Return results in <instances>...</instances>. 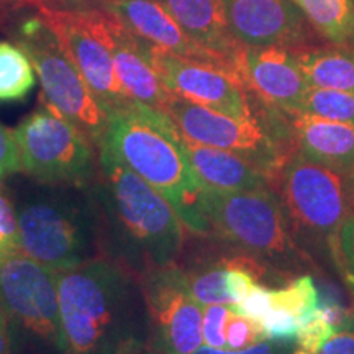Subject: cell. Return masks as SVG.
<instances>
[{
  "label": "cell",
  "instance_id": "obj_28",
  "mask_svg": "<svg viewBox=\"0 0 354 354\" xmlns=\"http://www.w3.org/2000/svg\"><path fill=\"white\" fill-rule=\"evenodd\" d=\"M20 253L19 220L6 184L0 185V259Z\"/></svg>",
  "mask_w": 354,
  "mask_h": 354
},
{
  "label": "cell",
  "instance_id": "obj_8",
  "mask_svg": "<svg viewBox=\"0 0 354 354\" xmlns=\"http://www.w3.org/2000/svg\"><path fill=\"white\" fill-rule=\"evenodd\" d=\"M279 192L292 223L328 243L331 253L339 256V230L354 216V172L323 166L299 153L279 169Z\"/></svg>",
  "mask_w": 354,
  "mask_h": 354
},
{
  "label": "cell",
  "instance_id": "obj_24",
  "mask_svg": "<svg viewBox=\"0 0 354 354\" xmlns=\"http://www.w3.org/2000/svg\"><path fill=\"white\" fill-rule=\"evenodd\" d=\"M268 300L269 308L284 310V312L299 318L302 325L312 317H315L322 305L315 281L310 276L294 279L281 289H269Z\"/></svg>",
  "mask_w": 354,
  "mask_h": 354
},
{
  "label": "cell",
  "instance_id": "obj_14",
  "mask_svg": "<svg viewBox=\"0 0 354 354\" xmlns=\"http://www.w3.org/2000/svg\"><path fill=\"white\" fill-rule=\"evenodd\" d=\"M245 87L266 104L287 113L302 112L310 84L294 50L281 46H243L236 59Z\"/></svg>",
  "mask_w": 354,
  "mask_h": 354
},
{
  "label": "cell",
  "instance_id": "obj_36",
  "mask_svg": "<svg viewBox=\"0 0 354 354\" xmlns=\"http://www.w3.org/2000/svg\"><path fill=\"white\" fill-rule=\"evenodd\" d=\"M141 354H143V353H141Z\"/></svg>",
  "mask_w": 354,
  "mask_h": 354
},
{
  "label": "cell",
  "instance_id": "obj_3",
  "mask_svg": "<svg viewBox=\"0 0 354 354\" xmlns=\"http://www.w3.org/2000/svg\"><path fill=\"white\" fill-rule=\"evenodd\" d=\"M127 167L156 189L187 230L209 234L203 189L184 149V136L162 110L128 102L110 110L104 143Z\"/></svg>",
  "mask_w": 354,
  "mask_h": 354
},
{
  "label": "cell",
  "instance_id": "obj_22",
  "mask_svg": "<svg viewBox=\"0 0 354 354\" xmlns=\"http://www.w3.org/2000/svg\"><path fill=\"white\" fill-rule=\"evenodd\" d=\"M305 20L333 44H354V0H290Z\"/></svg>",
  "mask_w": 354,
  "mask_h": 354
},
{
  "label": "cell",
  "instance_id": "obj_25",
  "mask_svg": "<svg viewBox=\"0 0 354 354\" xmlns=\"http://www.w3.org/2000/svg\"><path fill=\"white\" fill-rule=\"evenodd\" d=\"M227 258L210 261L185 272L194 297L202 305H232L227 292Z\"/></svg>",
  "mask_w": 354,
  "mask_h": 354
},
{
  "label": "cell",
  "instance_id": "obj_17",
  "mask_svg": "<svg viewBox=\"0 0 354 354\" xmlns=\"http://www.w3.org/2000/svg\"><path fill=\"white\" fill-rule=\"evenodd\" d=\"M112 56L115 76L127 99L165 112L172 92L149 63L148 44L128 32L120 19L113 28Z\"/></svg>",
  "mask_w": 354,
  "mask_h": 354
},
{
  "label": "cell",
  "instance_id": "obj_31",
  "mask_svg": "<svg viewBox=\"0 0 354 354\" xmlns=\"http://www.w3.org/2000/svg\"><path fill=\"white\" fill-rule=\"evenodd\" d=\"M317 354H354V318H344Z\"/></svg>",
  "mask_w": 354,
  "mask_h": 354
},
{
  "label": "cell",
  "instance_id": "obj_26",
  "mask_svg": "<svg viewBox=\"0 0 354 354\" xmlns=\"http://www.w3.org/2000/svg\"><path fill=\"white\" fill-rule=\"evenodd\" d=\"M302 112L354 125V94L335 88L310 87L304 99Z\"/></svg>",
  "mask_w": 354,
  "mask_h": 354
},
{
  "label": "cell",
  "instance_id": "obj_15",
  "mask_svg": "<svg viewBox=\"0 0 354 354\" xmlns=\"http://www.w3.org/2000/svg\"><path fill=\"white\" fill-rule=\"evenodd\" d=\"M233 37L243 46L302 50L308 21L290 0H225Z\"/></svg>",
  "mask_w": 354,
  "mask_h": 354
},
{
  "label": "cell",
  "instance_id": "obj_23",
  "mask_svg": "<svg viewBox=\"0 0 354 354\" xmlns=\"http://www.w3.org/2000/svg\"><path fill=\"white\" fill-rule=\"evenodd\" d=\"M30 57L15 43L0 39V102H20L35 87Z\"/></svg>",
  "mask_w": 354,
  "mask_h": 354
},
{
  "label": "cell",
  "instance_id": "obj_13",
  "mask_svg": "<svg viewBox=\"0 0 354 354\" xmlns=\"http://www.w3.org/2000/svg\"><path fill=\"white\" fill-rule=\"evenodd\" d=\"M148 57L172 94L233 118L253 117L238 71L172 56L149 44Z\"/></svg>",
  "mask_w": 354,
  "mask_h": 354
},
{
  "label": "cell",
  "instance_id": "obj_10",
  "mask_svg": "<svg viewBox=\"0 0 354 354\" xmlns=\"http://www.w3.org/2000/svg\"><path fill=\"white\" fill-rule=\"evenodd\" d=\"M38 15L59 37L92 94L107 112L127 105L120 84L115 76L112 44L118 17L100 6L84 8L33 7Z\"/></svg>",
  "mask_w": 354,
  "mask_h": 354
},
{
  "label": "cell",
  "instance_id": "obj_34",
  "mask_svg": "<svg viewBox=\"0 0 354 354\" xmlns=\"http://www.w3.org/2000/svg\"><path fill=\"white\" fill-rule=\"evenodd\" d=\"M0 354H13L10 335H8V326L2 310H0Z\"/></svg>",
  "mask_w": 354,
  "mask_h": 354
},
{
  "label": "cell",
  "instance_id": "obj_20",
  "mask_svg": "<svg viewBox=\"0 0 354 354\" xmlns=\"http://www.w3.org/2000/svg\"><path fill=\"white\" fill-rule=\"evenodd\" d=\"M184 149L189 165L203 189L238 192L266 187V176L240 154L192 143L185 138Z\"/></svg>",
  "mask_w": 354,
  "mask_h": 354
},
{
  "label": "cell",
  "instance_id": "obj_1",
  "mask_svg": "<svg viewBox=\"0 0 354 354\" xmlns=\"http://www.w3.org/2000/svg\"><path fill=\"white\" fill-rule=\"evenodd\" d=\"M102 258L143 277L174 264L184 245V225L156 189L135 174L107 146L99 148V174L92 184Z\"/></svg>",
  "mask_w": 354,
  "mask_h": 354
},
{
  "label": "cell",
  "instance_id": "obj_29",
  "mask_svg": "<svg viewBox=\"0 0 354 354\" xmlns=\"http://www.w3.org/2000/svg\"><path fill=\"white\" fill-rule=\"evenodd\" d=\"M230 315L228 305H203L202 310V336L203 344L210 348L225 349V326Z\"/></svg>",
  "mask_w": 354,
  "mask_h": 354
},
{
  "label": "cell",
  "instance_id": "obj_16",
  "mask_svg": "<svg viewBox=\"0 0 354 354\" xmlns=\"http://www.w3.org/2000/svg\"><path fill=\"white\" fill-rule=\"evenodd\" d=\"M100 7L112 10L128 32L149 46L184 59L238 71L232 59L194 41L167 12L161 0H102Z\"/></svg>",
  "mask_w": 354,
  "mask_h": 354
},
{
  "label": "cell",
  "instance_id": "obj_4",
  "mask_svg": "<svg viewBox=\"0 0 354 354\" xmlns=\"http://www.w3.org/2000/svg\"><path fill=\"white\" fill-rule=\"evenodd\" d=\"M10 179L20 253L56 272L102 258L92 185L38 183L21 172Z\"/></svg>",
  "mask_w": 354,
  "mask_h": 354
},
{
  "label": "cell",
  "instance_id": "obj_12",
  "mask_svg": "<svg viewBox=\"0 0 354 354\" xmlns=\"http://www.w3.org/2000/svg\"><path fill=\"white\" fill-rule=\"evenodd\" d=\"M165 112L187 141L227 149L253 162L264 176L279 172L284 159L258 120L233 118L172 94Z\"/></svg>",
  "mask_w": 354,
  "mask_h": 354
},
{
  "label": "cell",
  "instance_id": "obj_19",
  "mask_svg": "<svg viewBox=\"0 0 354 354\" xmlns=\"http://www.w3.org/2000/svg\"><path fill=\"white\" fill-rule=\"evenodd\" d=\"M300 154L323 166L354 172V125L305 112L292 113Z\"/></svg>",
  "mask_w": 354,
  "mask_h": 354
},
{
  "label": "cell",
  "instance_id": "obj_2",
  "mask_svg": "<svg viewBox=\"0 0 354 354\" xmlns=\"http://www.w3.org/2000/svg\"><path fill=\"white\" fill-rule=\"evenodd\" d=\"M64 354H141L148 312L135 274L105 258L57 272Z\"/></svg>",
  "mask_w": 354,
  "mask_h": 354
},
{
  "label": "cell",
  "instance_id": "obj_9",
  "mask_svg": "<svg viewBox=\"0 0 354 354\" xmlns=\"http://www.w3.org/2000/svg\"><path fill=\"white\" fill-rule=\"evenodd\" d=\"M21 174L38 183L92 185L99 151L86 135L41 100V107L13 128Z\"/></svg>",
  "mask_w": 354,
  "mask_h": 354
},
{
  "label": "cell",
  "instance_id": "obj_18",
  "mask_svg": "<svg viewBox=\"0 0 354 354\" xmlns=\"http://www.w3.org/2000/svg\"><path fill=\"white\" fill-rule=\"evenodd\" d=\"M180 28L207 50L236 64L243 44L233 37L225 0H161Z\"/></svg>",
  "mask_w": 354,
  "mask_h": 354
},
{
  "label": "cell",
  "instance_id": "obj_21",
  "mask_svg": "<svg viewBox=\"0 0 354 354\" xmlns=\"http://www.w3.org/2000/svg\"><path fill=\"white\" fill-rule=\"evenodd\" d=\"M310 87L354 94V44L294 50Z\"/></svg>",
  "mask_w": 354,
  "mask_h": 354
},
{
  "label": "cell",
  "instance_id": "obj_7",
  "mask_svg": "<svg viewBox=\"0 0 354 354\" xmlns=\"http://www.w3.org/2000/svg\"><path fill=\"white\" fill-rule=\"evenodd\" d=\"M203 212L210 232L258 261L287 269L302 263V253L292 240L289 218L268 185L238 192L205 189Z\"/></svg>",
  "mask_w": 354,
  "mask_h": 354
},
{
  "label": "cell",
  "instance_id": "obj_33",
  "mask_svg": "<svg viewBox=\"0 0 354 354\" xmlns=\"http://www.w3.org/2000/svg\"><path fill=\"white\" fill-rule=\"evenodd\" d=\"M339 264L354 277V216L339 230Z\"/></svg>",
  "mask_w": 354,
  "mask_h": 354
},
{
  "label": "cell",
  "instance_id": "obj_6",
  "mask_svg": "<svg viewBox=\"0 0 354 354\" xmlns=\"http://www.w3.org/2000/svg\"><path fill=\"white\" fill-rule=\"evenodd\" d=\"M0 310L13 354H64L56 271L24 253L0 259Z\"/></svg>",
  "mask_w": 354,
  "mask_h": 354
},
{
  "label": "cell",
  "instance_id": "obj_35",
  "mask_svg": "<svg viewBox=\"0 0 354 354\" xmlns=\"http://www.w3.org/2000/svg\"><path fill=\"white\" fill-rule=\"evenodd\" d=\"M87 2L94 3V6H100V2H102V0H87Z\"/></svg>",
  "mask_w": 354,
  "mask_h": 354
},
{
  "label": "cell",
  "instance_id": "obj_30",
  "mask_svg": "<svg viewBox=\"0 0 354 354\" xmlns=\"http://www.w3.org/2000/svg\"><path fill=\"white\" fill-rule=\"evenodd\" d=\"M21 172L20 153L13 130L0 123V185Z\"/></svg>",
  "mask_w": 354,
  "mask_h": 354
},
{
  "label": "cell",
  "instance_id": "obj_32",
  "mask_svg": "<svg viewBox=\"0 0 354 354\" xmlns=\"http://www.w3.org/2000/svg\"><path fill=\"white\" fill-rule=\"evenodd\" d=\"M287 343L281 342H261L258 344L246 349H238V351H232V349H218V348H210L207 344H202L196 353L192 354H284V348Z\"/></svg>",
  "mask_w": 354,
  "mask_h": 354
},
{
  "label": "cell",
  "instance_id": "obj_27",
  "mask_svg": "<svg viewBox=\"0 0 354 354\" xmlns=\"http://www.w3.org/2000/svg\"><path fill=\"white\" fill-rule=\"evenodd\" d=\"M225 339H227V348L225 349H232V351L246 349L261 342H268L263 328L258 323L233 312L232 308H230L227 326H225Z\"/></svg>",
  "mask_w": 354,
  "mask_h": 354
},
{
  "label": "cell",
  "instance_id": "obj_11",
  "mask_svg": "<svg viewBox=\"0 0 354 354\" xmlns=\"http://www.w3.org/2000/svg\"><path fill=\"white\" fill-rule=\"evenodd\" d=\"M149 336L158 354H192L203 344V305L194 297L189 279L174 264L141 277Z\"/></svg>",
  "mask_w": 354,
  "mask_h": 354
},
{
  "label": "cell",
  "instance_id": "obj_5",
  "mask_svg": "<svg viewBox=\"0 0 354 354\" xmlns=\"http://www.w3.org/2000/svg\"><path fill=\"white\" fill-rule=\"evenodd\" d=\"M0 32L7 33L30 57L44 104L73 123L99 151L109 112L92 94L51 26L33 7L0 6Z\"/></svg>",
  "mask_w": 354,
  "mask_h": 354
}]
</instances>
